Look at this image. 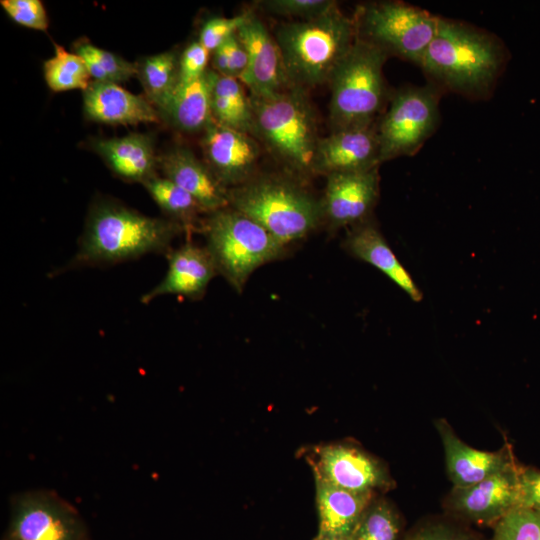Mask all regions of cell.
<instances>
[{"instance_id": "obj_1", "label": "cell", "mask_w": 540, "mask_h": 540, "mask_svg": "<svg viewBox=\"0 0 540 540\" xmlns=\"http://www.w3.org/2000/svg\"><path fill=\"white\" fill-rule=\"evenodd\" d=\"M506 61L504 45L466 23L439 17L420 67L443 92L487 98Z\"/></svg>"}, {"instance_id": "obj_2", "label": "cell", "mask_w": 540, "mask_h": 540, "mask_svg": "<svg viewBox=\"0 0 540 540\" xmlns=\"http://www.w3.org/2000/svg\"><path fill=\"white\" fill-rule=\"evenodd\" d=\"M184 231L171 219L102 201L91 209L78 249L62 269L115 265L151 253L167 255L172 242Z\"/></svg>"}, {"instance_id": "obj_3", "label": "cell", "mask_w": 540, "mask_h": 540, "mask_svg": "<svg viewBox=\"0 0 540 540\" xmlns=\"http://www.w3.org/2000/svg\"><path fill=\"white\" fill-rule=\"evenodd\" d=\"M357 39L354 18L338 7L315 18L281 25L275 40L290 86L329 83Z\"/></svg>"}, {"instance_id": "obj_4", "label": "cell", "mask_w": 540, "mask_h": 540, "mask_svg": "<svg viewBox=\"0 0 540 540\" xmlns=\"http://www.w3.org/2000/svg\"><path fill=\"white\" fill-rule=\"evenodd\" d=\"M229 206L248 216L288 247L324 221L321 200L281 177L249 179L228 190Z\"/></svg>"}, {"instance_id": "obj_5", "label": "cell", "mask_w": 540, "mask_h": 540, "mask_svg": "<svg viewBox=\"0 0 540 540\" xmlns=\"http://www.w3.org/2000/svg\"><path fill=\"white\" fill-rule=\"evenodd\" d=\"M200 230L218 273L238 293L258 267L283 259L288 252L261 225L230 206L210 213Z\"/></svg>"}, {"instance_id": "obj_6", "label": "cell", "mask_w": 540, "mask_h": 540, "mask_svg": "<svg viewBox=\"0 0 540 540\" xmlns=\"http://www.w3.org/2000/svg\"><path fill=\"white\" fill-rule=\"evenodd\" d=\"M387 58L382 49L356 39L329 81L330 120L334 130L379 120L378 116L392 96L383 75Z\"/></svg>"}, {"instance_id": "obj_7", "label": "cell", "mask_w": 540, "mask_h": 540, "mask_svg": "<svg viewBox=\"0 0 540 540\" xmlns=\"http://www.w3.org/2000/svg\"><path fill=\"white\" fill-rule=\"evenodd\" d=\"M255 134L287 166L313 172L319 139L311 106L303 89L290 86L268 97H250Z\"/></svg>"}, {"instance_id": "obj_8", "label": "cell", "mask_w": 540, "mask_h": 540, "mask_svg": "<svg viewBox=\"0 0 540 540\" xmlns=\"http://www.w3.org/2000/svg\"><path fill=\"white\" fill-rule=\"evenodd\" d=\"M438 16L399 1L362 5L354 17L357 38L420 67L433 40Z\"/></svg>"}, {"instance_id": "obj_9", "label": "cell", "mask_w": 540, "mask_h": 540, "mask_svg": "<svg viewBox=\"0 0 540 540\" xmlns=\"http://www.w3.org/2000/svg\"><path fill=\"white\" fill-rule=\"evenodd\" d=\"M442 92L429 82L392 94L388 110L378 121L381 163L418 152L439 125Z\"/></svg>"}, {"instance_id": "obj_10", "label": "cell", "mask_w": 540, "mask_h": 540, "mask_svg": "<svg viewBox=\"0 0 540 540\" xmlns=\"http://www.w3.org/2000/svg\"><path fill=\"white\" fill-rule=\"evenodd\" d=\"M298 455L311 467L315 480L342 489L383 495L395 486L386 464L349 440L304 446Z\"/></svg>"}, {"instance_id": "obj_11", "label": "cell", "mask_w": 540, "mask_h": 540, "mask_svg": "<svg viewBox=\"0 0 540 540\" xmlns=\"http://www.w3.org/2000/svg\"><path fill=\"white\" fill-rule=\"evenodd\" d=\"M8 540H84V524L77 511L59 495L32 490L15 496L11 504Z\"/></svg>"}, {"instance_id": "obj_12", "label": "cell", "mask_w": 540, "mask_h": 540, "mask_svg": "<svg viewBox=\"0 0 540 540\" xmlns=\"http://www.w3.org/2000/svg\"><path fill=\"white\" fill-rule=\"evenodd\" d=\"M520 468L517 463L466 487H453L444 506L451 515L476 523L498 522L520 507Z\"/></svg>"}, {"instance_id": "obj_13", "label": "cell", "mask_w": 540, "mask_h": 540, "mask_svg": "<svg viewBox=\"0 0 540 540\" xmlns=\"http://www.w3.org/2000/svg\"><path fill=\"white\" fill-rule=\"evenodd\" d=\"M378 168L327 175L321 203L330 231L352 228L371 219L379 198Z\"/></svg>"}, {"instance_id": "obj_14", "label": "cell", "mask_w": 540, "mask_h": 540, "mask_svg": "<svg viewBox=\"0 0 540 540\" xmlns=\"http://www.w3.org/2000/svg\"><path fill=\"white\" fill-rule=\"evenodd\" d=\"M247 53V67L239 77L251 96L268 97L290 87L280 49L265 25L252 13L237 31Z\"/></svg>"}, {"instance_id": "obj_15", "label": "cell", "mask_w": 540, "mask_h": 540, "mask_svg": "<svg viewBox=\"0 0 540 540\" xmlns=\"http://www.w3.org/2000/svg\"><path fill=\"white\" fill-rule=\"evenodd\" d=\"M378 121L334 130L319 139L313 172L329 175L378 167L381 164Z\"/></svg>"}, {"instance_id": "obj_16", "label": "cell", "mask_w": 540, "mask_h": 540, "mask_svg": "<svg viewBox=\"0 0 540 540\" xmlns=\"http://www.w3.org/2000/svg\"><path fill=\"white\" fill-rule=\"evenodd\" d=\"M168 268L163 279L146 292L141 303L149 304L165 295H178L191 300L201 299L218 275L215 261L206 246L187 242L167 254Z\"/></svg>"}, {"instance_id": "obj_17", "label": "cell", "mask_w": 540, "mask_h": 540, "mask_svg": "<svg viewBox=\"0 0 540 540\" xmlns=\"http://www.w3.org/2000/svg\"><path fill=\"white\" fill-rule=\"evenodd\" d=\"M203 149L224 186L236 187L248 181L259 157V147L249 134L214 120L205 128Z\"/></svg>"}, {"instance_id": "obj_18", "label": "cell", "mask_w": 540, "mask_h": 540, "mask_svg": "<svg viewBox=\"0 0 540 540\" xmlns=\"http://www.w3.org/2000/svg\"><path fill=\"white\" fill-rule=\"evenodd\" d=\"M435 427L442 441L453 487L473 485L516 464L510 446L495 452L481 451L464 443L445 419H437Z\"/></svg>"}, {"instance_id": "obj_19", "label": "cell", "mask_w": 540, "mask_h": 540, "mask_svg": "<svg viewBox=\"0 0 540 540\" xmlns=\"http://www.w3.org/2000/svg\"><path fill=\"white\" fill-rule=\"evenodd\" d=\"M158 162L164 177L189 193L203 212L210 214L229 207L226 186L190 150L174 148Z\"/></svg>"}, {"instance_id": "obj_20", "label": "cell", "mask_w": 540, "mask_h": 540, "mask_svg": "<svg viewBox=\"0 0 540 540\" xmlns=\"http://www.w3.org/2000/svg\"><path fill=\"white\" fill-rule=\"evenodd\" d=\"M342 247L352 257L366 262L384 273L413 301L420 302L423 299L422 291L396 257L372 219L352 227L348 231Z\"/></svg>"}, {"instance_id": "obj_21", "label": "cell", "mask_w": 540, "mask_h": 540, "mask_svg": "<svg viewBox=\"0 0 540 540\" xmlns=\"http://www.w3.org/2000/svg\"><path fill=\"white\" fill-rule=\"evenodd\" d=\"M84 110L106 124L134 125L158 121L153 104L117 83L93 81L84 91Z\"/></svg>"}, {"instance_id": "obj_22", "label": "cell", "mask_w": 540, "mask_h": 540, "mask_svg": "<svg viewBox=\"0 0 540 540\" xmlns=\"http://www.w3.org/2000/svg\"><path fill=\"white\" fill-rule=\"evenodd\" d=\"M318 537L349 539L362 514L377 496L357 493L315 480Z\"/></svg>"}, {"instance_id": "obj_23", "label": "cell", "mask_w": 540, "mask_h": 540, "mask_svg": "<svg viewBox=\"0 0 540 540\" xmlns=\"http://www.w3.org/2000/svg\"><path fill=\"white\" fill-rule=\"evenodd\" d=\"M95 147L110 168L123 179L144 183L155 176L157 159L152 140L147 135L133 133L104 139Z\"/></svg>"}, {"instance_id": "obj_24", "label": "cell", "mask_w": 540, "mask_h": 540, "mask_svg": "<svg viewBox=\"0 0 540 540\" xmlns=\"http://www.w3.org/2000/svg\"><path fill=\"white\" fill-rule=\"evenodd\" d=\"M217 72L207 71L190 83L177 86L164 113L179 129L194 132L213 120L212 94Z\"/></svg>"}, {"instance_id": "obj_25", "label": "cell", "mask_w": 540, "mask_h": 540, "mask_svg": "<svg viewBox=\"0 0 540 540\" xmlns=\"http://www.w3.org/2000/svg\"><path fill=\"white\" fill-rule=\"evenodd\" d=\"M143 185L171 220L182 225L185 231L199 229L197 223L201 226L202 222L198 221V215L203 211L189 193L169 179L156 175L145 181Z\"/></svg>"}, {"instance_id": "obj_26", "label": "cell", "mask_w": 540, "mask_h": 540, "mask_svg": "<svg viewBox=\"0 0 540 540\" xmlns=\"http://www.w3.org/2000/svg\"><path fill=\"white\" fill-rule=\"evenodd\" d=\"M179 60L174 52H162L147 57L140 76L149 101L164 111L178 84Z\"/></svg>"}, {"instance_id": "obj_27", "label": "cell", "mask_w": 540, "mask_h": 540, "mask_svg": "<svg viewBox=\"0 0 540 540\" xmlns=\"http://www.w3.org/2000/svg\"><path fill=\"white\" fill-rule=\"evenodd\" d=\"M401 529V518L394 505L377 495L365 509L349 540H399Z\"/></svg>"}, {"instance_id": "obj_28", "label": "cell", "mask_w": 540, "mask_h": 540, "mask_svg": "<svg viewBox=\"0 0 540 540\" xmlns=\"http://www.w3.org/2000/svg\"><path fill=\"white\" fill-rule=\"evenodd\" d=\"M54 55L44 63V78L54 92L83 89L89 86L91 75L85 61L78 53L54 45Z\"/></svg>"}, {"instance_id": "obj_29", "label": "cell", "mask_w": 540, "mask_h": 540, "mask_svg": "<svg viewBox=\"0 0 540 540\" xmlns=\"http://www.w3.org/2000/svg\"><path fill=\"white\" fill-rule=\"evenodd\" d=\"M75 52L85 61L94 81L118 84L138 73V67L135 64L91 43L78 44Z\"/></svg>"}, {"instance_id": "obj_30", "label": "cell", "mask_w": 540, "mask_h": 540, "mask_svg": "<svg viewBox=\"0 0 540 540\" xmlns=\"http://www.w3.org/2000/svg\"><path fill=\"white\" fill-rule=\"evenodd\" d=\"M493 540H540V510L513 509L496 522Z\"/></svg>"}, {"instance_id": "obj_31", "label": "cell", "mask_w": 540, "mask_h": 540, "mask_svg": "<svg viewBox=\"0 0 540 540\" xmlns=\"http://www.w3.org/2000/svg\"><path fill=\"white\" fill-rule=\"evenodd\" d=\"M262 5L271 13L301 20L315 18L337 6L330 0H269Z\"/></svg>"}, {"instance_id": "obj_32", "label": "cell", "mask_w": 540, "mask_h": 540, "mask_svg": "<svg viewBox=\"0 0 540 540\" xmlns=\"http://www.w3.org/2000/svg\"><path fill=\"white\" fill-rule=\"evenodd\" d=\"M0 4L16 23L35 30L47 29L48 17L40 0H2Z\"/></svg>"}, {"instance_id": "obj_33", "label": "cell", "mask_w": 540, "mask_h": 540, "mask_svg": "<svg viewBox=\"0 0 540 540\" xmlns=\"http://www.w3.org/2000/svg\"><path fill=\"white\" fill-rule=\"evenodd\" d=\"M249 14L250 12H245L234 17H218L208 20L200 31L199 42L209 52H214L227 39L237 33Z\"/></svg>"}, {"instance_id": "obj_34", "label": "cell", "mask_w": 540, "mask_h": 540, "mask_svg": "<svg viewBox=\"0 0 540 540\" xmlns=\"http://www.w3.org/2000/svg\"><path fill=\"white\" fill-rule=\"evenodd\" d=\"M405 540H480L469 529L447 520H432L411 531Z\"/></svg>"}, {"instance_id": "obj_35", "label": "cell", "mask_w": 540, "mask_h": 540, "mask_svg": "<svg viewBox=\"0 0 540 540\" xmlns=\"http://www.w3.org/2000/svg\"><path fill=\"white\" fill-rule=\"evenodd\" d=\"M209 53L199 41L186 47L179 59L177 86L195 81L208 71Z\"/></svg>"}, {"instance_id": "obj_36", "label": "cell", "mask_w": 540, "mask_h": 540, "mask_svg": "<svg viewBox=\"0 0 540 540\" xmlns=\"http://www.w3.org/2000/svg\"><path fill=\"white\" fill-rule=\"evenodd\" d=\"M520 506L540 510V470L521 467Z\"/></svg>"}, {"instance_id": "obj_37", "label": "cell", "mask_w": 540, "mask_h": 540, "mask_svg": "<svg viewBox=\"0 0 540 540\" xmlns=\"http://www.w3.org/2000/svg\"><path fill=\"white\" fill-rule=\"evenodd\" d=\"M224 45L228 53L232 77L239 79L247 67L246 50L238 39L237 33L227 39Z\"/></svg>"}, {"instance_id": "obj_38", "label": "cell", "mask_w": 540, "mask_h": 540, "mask_svg": "<svg viewBox=\"0 0 540 540\" xmlns=\"http://www.w3.org/2000/svg\"><path fill=\"white\" fill-rule=\"evenodd\" d=\"M314 540H349V539L335 538V537H318V536H316V538Z\"/></svg>"}]
</instances>
